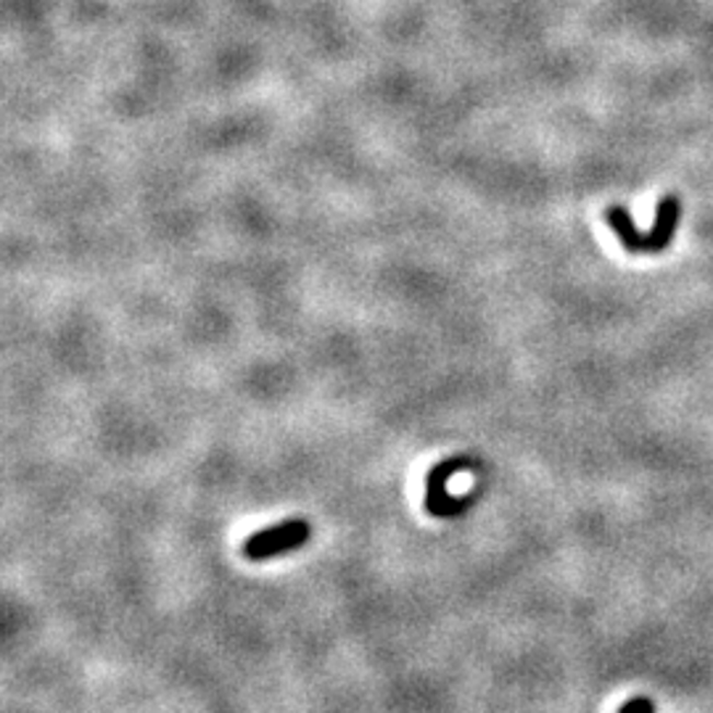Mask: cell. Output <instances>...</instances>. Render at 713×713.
Instances as JSON below:
<instances>
[{
	"label": "cell",
	"instance_id": "6da1fadb",
	"mask_svg": "<svg viewBox=\"0 0 713 713\" xmlns=\"http://www.w3.org/2000/svg\"><path fill=\"white\" fill-rule=\"evenodd\" d=\"M679 215H682V207L674 196H666L664 202L658 204V215H655V225L651 233H640L637 225L632 222L626 209L610 207L606 209V222L610 225L616 235H619L621 246L632 254H647V252H660V249L669 246L674 230L679 225Z\"/></svg>",
	"mask_w": 713,
	"mask_h": 713
},
{
	"label": "cell",
	"instance_id": "7a4b0ae2",
	"mask_svg": "<svg viewBox=\"0 0 713 713\" xmlns=\"http://www.w3.org/2000/svg\"><path fill=\"white\" fill-rule=\"evenodd\" d=\"M310 524L301 518L283 520V524H273L267 529L256 531L243 542V555L249 561H269V557H278L283 552H291L304 548L310 542Z\"/></svg>",
	"mask_w": 713,
	"mask_h": 713
},
{
	"label": "cell",
	"instance_id": "3957f363",
	"mask_svg": "<svg viewBox=\"0 0 713 713\" xmlns=\"http://www.w3.org/2000/svg\"><path fill=\"white\" fill-rule=\"evenodd\" d=\"M468 460L465 458H452V460H441L436 462L426 479V513L434 518H445V516H455L462 505H468L465 499H452L447 492L449 479L465 468Z\"/></svg>",
	"mask_w": 713,
	"mask_h": 713
},
{
	"label": "cell",
	"instance_id": "277c9868",
	"mask_svg": "<svg viewBox=\"0 0 713 713\" xmlns=\"http://www.w3.org/2000/svg\"><path fill=\"white\" fill-rule=\"evenodd\" d=\"M621 713H651V705H647L645 700H632Z\"/></svg>",
	"mask_w": 713,
	"mask_h": 713
}]
</instances>
